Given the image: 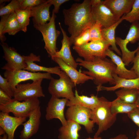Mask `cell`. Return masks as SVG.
I'll return each mask as SVG.
<instances>
[{
  "label": "cell",
  "mask_w": 139,
  "mask_h": 139,
  "mask_svg": "<svg viewBox=\"0 0 139 139\" xmlns=\"http://www.w3.org/2000/svg\"><path fill=\"white\" fill-rule=\"evenodd\" d=\"M90 0H84L81 3L73 4L68 9H64L63 13L65 25L71 36L70 45L75 38L86 30L90 29L95 22L91 12Z\"/></svg>",
  "instance_id": "obj_1"
},
{
  "label": "cell",
  "mask_w": 139,
  "mask_h": 139,
  "mask_svg": "<svg viewBox=\"0 0 139 139\" xmlns=\"http://www.w3.org/2000/svg\"><path fill=\"white\" fill-rule=\"evenodd\" d=\"M78 65L88 70L82 72L93 79L97 87L109 83L115 85V82L113 75L115 73L116 65L110 59L106 58H95L93 60L88 61L77 58L76 60Z\"/></svg>",
  "instance_id": "obj_2"
},
{
  "label": "cell",
  "mask_w": 139,
  "mask_h": 139,
  "mask_svg": "<svg viewBox=\"0 0 139 139\" xmlns=\"http://www.w3.org/2000/svg\"><path fill=\"white\" fill-rule=\"evenodd\" d=\"M111 102L105 98L98 106L92 110L90 119L98 126L93 137H99L100 134L110 128L115 122L116 115L110 110Z\"/></svg>",
  "instance_id": "obj_3"
},
{
  "label": "cell",
  "mask_w": 139,
  "mask_h": 139,
  "mask_svg": "<svg viewBox=\"0 0 139 139\" xmlns=\"http://www.w3.org/2000/svg\"><path fill=\"white\" fill-rule=\"evenodd\" d=\"M56 17L53 10L51 19L48 23L41 25H33L34 28L41 33L45 44L44 48L53 60L58 51L56 42L60 33V32L56 29L55 20Z\"/></svg>",
  "instance_id": "obj_4"
},
{
  "label": "cell",
  "mask_w": 139,
  "mask_h": 139,
  "mask_svg": "<svg viewBox=\"0 0 139 139\" xmlns=\"http://www.w3.org/2000/svg\"><path fill=\"white\" fill-rule=\"evenodd\" d=\"M59 79L53 77L50 80L48 91L53 96L59 98L63 97L71 100L75 97L72 89L76 85L66 73L62 71Z\"/></svg>",
  "instance_id": "obj_5"
},
{
  "label": "cell",
  "mask_w": 139,
  "mask_h": 139,
  "mask_svg": "<svg viewBox=\"0 0 139 139\" xmlns=\"http://www.w3.org/2000/svg\"><path fill=\"white\" fill-rule=\"evenodd\" d=\"M138 41H139V21L132 23L125 39H122L119 37L116 38V44L119 46L121 50V59L126 66L132 63L135 54L139 48L138 46L135 50L131 51L128 49L127 45L129 42L133 44Z\"/></svg>",
  "instance_id": "obj_6"
},
{
  "label": "cell",
  "mask_w": 139,
  "mask_h": 139,
  "mask_svg": "<svg viewBox=\"0 0 139 139\" xmlns=\"http://www.w3.org/2000/svg\"><path fill=\"white\" fill-rule=\"evenodd\" d=\"M110 46L108 42L103 40L90 41L80 46H74L73 48L84 60L90 61L96 57L106 58V51Z\"/></svg>",
  "instance_id": "obj_7"
},
{
  "label": "cell",
  "mask_w": 139,
  "mask_h": 139,
  "mask_svg": "<svg viewBox=\"0 0 139 139\" xmlns=\"http://www.w3.org/2000/svg\"><path fill=\"white\" fill-rule=\"evenodd\" d=\"M39 105L38 98L30 99L22 102L13 98L6 105H0V110L4 112H11L15 117L27 118L40 106Z\"/></svg>",
  "instance_id": "obj_8"
},
{
  "label": "cell",
  "mask_w": 139,
  "mask_h": 139,
  "mask_svg": "<svg viewBox=\"0 0 139 139\" xmlns=\"http://www.w3.org/2000/svg\"><path fill=\"white\" fill-rule=\"evenodd\" d=\"M4 75L8 81L13 93L16 85L21 82L28 80L33 81L41 79L50 80L52 77L51 74L48 73L33 72L24 70L5 71Z\"/></svg>",
  "instance_id": "obj_9"
},
{
  "label": "cell",
  "mask_w": 139,
  "mask_h": 139,
  "mask_svg": "<svg viewBox=\"0 0 139 139\" xmlns=\"http://www.w3.org/2000/svg\"><path fill=\"white\" fill-rule=\"evenodd\" d=\"M43 79H41L36 80L31 83L18 84L14 92V99L20 101L44 97L45 95L41 86Z\"/></svg>",
  "instance_id": "obj_10"
},
{
  "label": "cell",
  "mask_w": 139,
  "mask_h": 139,
  "mask_svg": "<svg viewBox=\"0 0 139 139\" xmlns=\"http://www.w3.org/2000/svg\"><path fill=\"white\" fill-rule=\"evenodd\" d=\"M92 110L79 105L69 107L65 113L67 120H72L84 127L87 132H93L94 123L90 119Z\"/></svg>",
  "instance_id": "obj_11"
},
{
  "label": "cell",
  "mask_w": 139,
  "mask_h": 139,
  "mask_svg": "<svg viewBox=\"0 0 139 139\" xmlns=\"http://www.w3.org/2000/svg\"><path fill=\"white\" fill-rule=\"evenodd\" d=\"M4 55L3 57L6 63L1 68L5 71H13L24 70L27 66L23 56H21L13 47H9L6 43H1Z\"/></svg>",
  "instance_id": "obj_12"
},
{
  "label": "cell",
  "mask_w": 139,
  "mask_h": 139,
  "mask_svg": "<svg viewBox=\"0 0 139 139\" xmlns=\"http://www.w3.org/2000/svg\"><path fill=\"white\" fill-rule=\"evenodd\" d=\"M68 100L66 98L60 99L51 96L46 109L45 118L47 120L57 118L60 121L62 126L66 125L67 120L64 115V109Z\"/></svg>",
  "instance_id": "obj_13"
},
{
  "label": "cell",
  "mask_w": 139,
  "mask_h": 139,
  "mask_svg": "<svg viewBox=\"0 0 139 139\" xmlns=\"http://www.w3.org/2000/svg\"><path fill=\"white\" fill-rule=\"evenodd\" d=\"M94 20L100 22L103 28L109 27L118 21L110 10L103 4V1L99 4L91 7Z\"/></svg>",
  "instance_id": "obj_14"
},
{
  "label": "cell",
  "mask_w": 139,
  "mask_h": 139,
  "mask_svg": "<svg viewBox=\"0 0 139 139\" xmlns=\"http://www.w3.org/2000/svg\"><path fill=\"white\" fill-rule=\"evenodd\" d=\"M41 116L40 107L36 109L31 114L28 120L23 123V127L20 132V139H29L38 131Z\"/></svg>",
  "instance_id": "obj_15"
},
{
  "label": "cell",
  "mask_w": 139,
  "mask_h": 139,
  "mask_svg": "<svg viewBox=\"0 0 139 139\" xmlns=\"http://www.w3.org/2000/svg\"><path fill=\"white\" fill-rule=\"evenodd\" d=\"M26 118L13 117L9 113H0V127L5 131L7 139H14V133L16 128L26 121Z\"/></svg>",
  "instance_id": "obj_16"
},
{
  "label": "cell",
  "mask_w": 139,
  "mask_h": 139,
  "mask_svg": "<svg viewBox=\"0 0 139 139\" xmlns=\"http://www.w3.org/2000/svg\"><path fill=\"white\" fill-rule=\"evenodd\" d=\"M58 24L62 34L63 38L61 41L62 45L61 48L59 51L56 52L54 58H61L67 64L76 69L79 65L72 55L69 37L67 35L60 23L59 22Z\"/></svg>",
  "instance_id": "obj_17"
},
{
  "label": "cell",
  "mask_w": 139,
  "mask_h": 139,
  "mask_svg": "<svg viewBox=\"0 0 139 139\" xmlns=\"http://www.w3.org/2000/svg\"><path fill=\"white\" fill-rule=\"evenodd\" d=\"M135 0H105L104 5L111 11L117 21L131 10Z\"/></svg>",
  "instance_id": "obj_18"
},
{
  "label": "cell",
  "mask_w": 139,
  "mask_h": 139,
  "mask_svg": "<svg viewBox=\"0 0 139 139\" xmlns=\"http://www.w3.org/2000/svg\"><path fill=\"white\" fill-rule=\"evenodd\" d=\"M75 97L71 100H68L66 106L70 107L74 105H79L86 108L92 110L100 104L105 98L102 97H98L92 94L90 97L84 95H80L77 91H75Z\"/></svg>",
  "instance_id": "obj_19"
},
{
  "label": "cell",
  "mask_w": 139,
  "mask_h": 139,
  "mask_svg": "<svg viewBox=\"0 0 139 139\" xmlns=\"http://www.w3.org/2000/svg\"><path fill=\"white\" fill-rule=\"evenodd\" d=\"M23 56L27 65V67L24 70L33 72H45L50 74L57 75L59 76H60L62 71L59 66L48 67L41 66L34 63V62L40 61V57L39 55L37 56L31 53L29 55Z\"/></svg>",
  "instance_id": "obj_20"
},
{
  "label": "cell",
  "mask_w": 139,
  "mask_h": 139,
  "mask_svg": "<svg viewBox=\"0 0 139 139\" xmlns=\"http://www.w3.org/2000/svg\"><path fill=\"white\" fill-rule=\"evenodd\" d=\"M53 60L58 64L61 70L66 73L76 85L83 84L89 80H93L92 78L67 65L61 58L54 57Z\"/></svg>",
  "instance_id": "obj_21"
},
{
  "label": "cell",
  "mask_w": 139,
  "mask_h": 139,
  "mask_svg": "<svg viewBox=\"0 0 139 139\" xmlns=\"http://www.w3.org/2000/svg\"><path fill=\"white\" fill-rule=\"evenodd\" d=\"M51 5L46 0L37 6L31 7V17H33V25H42L50 21L51 16L49 9Z\"/></svg>",
  "instance_id": "obj_22"
},
{
  "label": "cell",
  "mask_w": 139,
  "mask_h": 139,
  "mask_svg": "<svg viewBox=\"0 0 139 139\" xmlns=\"http://www.w3.org/2000/svg\"><path fill=\"white\" fill-rule=\"evenodd\" d=\"M106 54V56L109 57L116 65L115 73L119 77L126 79H134L138 77L133 71L128 70L126 68V65L121 58L109 48L107 50Z\"/></svg>",
  "instance_id": "obj_23"
},
{
  "label": "cell",
  "mask_w": 139,
  "mask_h": 139,
  "mask_svg": "<svg viewBox=\"0 0 139 139\" xmlns=\"http://www.w3.org/2000/svg\"><path fill=\"white\" fill-rule=\"evenodd\" d=\"M113 77L115 80V84L111 87H106L103 86H97V90L99 91L102 90L114 91L122 88L135 89L139 90V77L132 79H126L119 77L115 73L113 74Z\"/></svg>",
  "instance_id": "obj_24"
},
{
  "label": "cell",
  "mask_w": 139,
  "mask_h": 139,
  "mask_svg": "<svg viewBox=\"0 0 139 139\" xmlns=\"http://www.w3.org/2000/svg\"><path fill=\"white\" fill-rule=\"evenodd\" d=\"M67 120V125L59 129L58 139H78V132L81 129L80 124L72 120Z\"/></svg>",
  "instance_id": "obj_25"
},
{
  "label": "cell",
  "mask_w": 139,
  "mask_h": 139,
  "mask_svg": "<svg viewBox=\"0 0 139 139\" xmlns=\"http://www.w3.org/2000/svg\"><path fill=\"white\" fill-rule=\"evenodd\" d=\"M123 15L114 24L107 28H102V30L103 40L108 42L111 46V47L109 49L115 51L119 55H121V53L116 45L115 31L118 25L124 20Z\"/></svg>",
  "instance_id": "obj_26"
},
{
  "label": "cell",
  "mask_w": 139,
  "mask_h": 139,
  "mask_svg": "<svg viewBox=\"0 0 139 139\" xmlns=\"http://www.w3.org/2000/svg\"><path fill=\"white\" fill-rule=\"evenodd\" d=\"M110 108L112 113L115 115L119 113H128L137 108L136 104L126 103L117 98L111 102Z\"/></svg>",
  "instance_id": "obj_27"
},
{
  "label": "cell",
  "mask_w": 139,
  "mask_h": 139,
  "mask_svg": "<svg viewBox=\"0 0 139 139\" xmlns=\"http://www.w3.org/2000/svg\"><path fill=\"white\" fill-rule=\"evenodd\" d=\"M117 98L128 103L136 104L139 95V90L122 88L115 92Z\"/></svg>",
  "instance_id": "obj_28"
},
{
  "label": "cell",
  "mask_w": 139,
  "mask_h": 139,
  "mask_svg": "<svg viewBox=\"0 0 139 139\" xmlns=\"http://www.w3.org/2000/svg\"><path fill=\"white\" fill-rule=\"evenodd\" d=\"M20 31L21 27L16 16L15 12L10 14L4 25L3 32L4 35L6 33L9 35H14Z\"/></svg>",
  "instance_id": "obj_29"
},
{
  "label": "cell",
  "mask_w": 139,
  "mask_h": 139,
  "mask_svg": "<svg viewBox=\"0 0 139 139\" xmlns=\"http://www.w3.org/2000/svg\"><path fill=\"white\" fill-rule=\"evenodd\" d=\"M31 7L24 9H19L15 11L17 19L20 25L21 31L25 32L27 26L29 24L30 18L31 17Z\"/></svg>",
  "instance_id": "obj_30"
},
{
  "label": "cell",
  "mask_w": 139,
  "mask_h": 139,
  "mask_svg": "<svg viewBox=\"0 0 139 139\" xmlns=\"http://www.w3.org/2000/svg\"><path fill=\"white\" fill-rule=\"evenodd\" d=\"M21 0H12L7 5H0V16L10 14L21 9Z\"/></svg>",
  "instance_id": "obj_31"
},
{
  "label": "cell",
  "mask_w": 139,
  "mask_h": 139,
  "mask_svg": "<svg viewBox=\"0 0 139 139\" xmlns=\"http://www.w3.org/2000/svg\"><path fill=\"white\" fill-rule=\"evenodd\" d=\"M123 19L131 23L139 21V0H135L130 11L124 15Z\"/></svg>",
  "instance_id": "obj_32"
},
{
  "label": "cell",
  "mask_w": 139,
  "mask_h": 139,
  "mask_svg": "<svg viewBox=\"0 0 139 139\" xmlns=\"http://www.w3.org/2000/svg\"><path fill=\"white\" fill-rule=\"evenodd\" d=\"M102 25L99 22L96 21L90 28V41L103 40L102 30Z\"/></svg>",
  "instance_id": "obj_33"
},
{
  "label": "cell",
  "mask_w": 139,
  "mask_h": 139,
  "mask_svg": "<svg viewBox=\"0 0 139 139\" xmlns=\"http://www.w3.org/2000/svg\"><path fill=\"white\" fill-rule=\"evenodd\" d=\"M90 41V29H87L81 33L74 39V46H80Z\"/></svg>",
  "instance_id": "obj_34"
},
{
  "label": "cell",
  "mask_w": 139,
  "mask_h": 139,
  "mask_svg": "<svg viewBox=\"0 0 139 139\" xmlns=\"http://www.w3.org/2000/svg\"><path fill=\"white\" fill-rule=\"evenodd\" d=\"M0 89L6 93L10 97H13L14 93L9 83L6 78L0 75Z\"/></svg>",
  "instance_id": "obj_35"
},
{
  "label": "cell",
  "mask_w": 139,
  "mask_h": 139,
  "mask_svg": "<svg viewBox=\"0 0 139 139\" xmlns=\"http://www.w3.org/2000/svg\"><path fill=\"white\" fill-rule=\"evenodd\" d=\"M45 0H21V9L37 6L45 2Z\"/></svg>",
  "instance_id": "obj_36"
},
{
  "label": "cell",
  "mask_w": 139,
  "mask_h": 139,
  "mask_svg": "<svg viewBox=\"0 0 139 139\" xmlns=\"http://www.w3.org/2000/svg\"><path fill=\"white\" fill-rule=\"evenodd\" d=\"M10 14H6L1 16L0 21V40L1 43L4 42L6 40V38L5 35L3 34V32L5 24Z\"/></svg>",
  "instance_id": "obj_37"
},
{
  "label": "cell",
  "mask_w": 139,
  "mask_h": 139,
  "mask_svg": "<svg viewBox=\"0 0 139 139\" xmlns=\"http://www.w3.org/2000/svg\"><path fill=\"white\" fill-rule=\"evenodd\" d=\"M138 46L139 47V41ZM133 65L130 70L133 71L136 73L138 77H139V48L136 53L132 63Z\"/></svg>",
  "instance_id": "obj_38"
},
{
  "label": "cell",
  "mask_w": 139,
  "mask_h": 139,
  "mask_svg": "<svg viewBox=\"0 0 139 139\" xmlns=\"http://www.w3.org/2000/svg\"><path fill=\"white\" fill-rule=\"evenodd\" d=\"M127 114L129 118L139 128V109L136 108Z\"/></svg>",
  "instance_id": "obj_39"
},
{
  "label": "cell",
  "mask_w": 139,
  "mask_h": 139,
  "mask_svg": "<svg viewBox=\"0 0 139 139\" xmlns=\"http://www.w3.org/2000/svg\"><path fill=\"white\" fill-rule=\"evenodd\" d=\"M47 2L54 5L53 9L55 14L58 13L59 11L60 6L64 3L69 1V0H47Z\"/></svg>",
  "instance_id": "obj_40"
},
{
  "label": "cell",
  "mask_w": 139,
  "mask_h": 139,
  "mask_svg": "<svg viewBox=\"0 0 139 139\" xmlns=\"http://www.w3.org/2000/svg\"><path fill=\"white\" fill-rule=\"evenodd\" d=\"M12 99L6 93L0 89V105L6 104Z\"/></svg>",
  "instance_id": "obj_41"
},
{
  "label": "cell",
  "mask_w": 139,
  "mask_h": 139,
  "mask_svg": "<svg viewBox=\"0 0 139 139\" xmlns=\"http://www.w3.org/2000/svg\"><path fill=\"white\" fill-rule=\"evenodd\" d=\"M109 139H128V137L126 135L120 134L113 137L110 138Z\"/></svg>",
  "instance_id": "obj_42"
},
{
  "label": "cell",
  "mask_w": 139,
  "mask_h": 139,
  "mask_svg": "<svg viewBox=\"0 0 139 139\" xmlns=\"http://www.w3.org/2000/svg\"><path fill=\"white\" fill-rule=\"evenodd\" d=\"M102 1L101 0H91L90 4L91 6L97 5L100 3Z\"/></svg>",
  "instance_id": "obj_43"
},
{
  "label": "cell",
  "mask_w": 139,
  "mask_h": 139,
  "mask_svg": "<svg viewBox=\"0 0 139 139\" xmlns=\"http://www.w3.org/2000/svg\"><path fill=\"white\" fill-rule=\"evenodd\" d=\"M11 1L10 0H0V5H4L3 4L4 3L7 2H9Z\"/></svg>",
  "instance_id": "obj_44"
},
{
  "label": "cell",
  "mask_w": 139,
  "mask_h": 139,
  "mask_svg": "<svg viewBox=\"0 0 139 139\" xmlns=\"http://www.w3.org/2000/svg\"><path fill=\"white\" fill-rule=\"evenodd\" d=\"M5 133L4 130L2 127H0V135H4Z\"/></svg>",
  "instance_id": "obj_45"
},
{
  "label": "cell",
  "mask_w": 139,
  "mask_h": 139,
  "mask_svg": "<svg viewBox=\"0 0 139 139\" xmlns=\"http://www.w3.org/2000/svg\"><path fill=\"white\" fill-rule=\"evenodd\" d=\"M137 106V108L139 109V95L136 103Z\"/></svg>",
  "instance_id": "obj_46"
},
{
  "label": "cell",
  "mask_w": 139,
  "mask_h": 139,
  "mask_svg": "<svg viewBox=\"0 0 139 139\" xmlns=\"http://www.w3.org/2000/svg\"><path fill=\"white\" fill-rule=\"evenodd\" d=\"M86 139H102V138L100 136L97 137H93V138H92L89 137Z\"/></svg>",
  "instance_id": "obj_47"
},
{
  "label": "cell",
  "mask_w": 139,
  "mask_h": 139,
  "mask_svg": "<svg viewBox=\"0 0 139 139\" xmlns=\"http://www.w3.org/2000/svg\"><path fill=\"white\" fill-rule=\"evenodd\" d=\"M1 139H7V136L6 134L4 135L3 137H1Z\"/></svg>",
  "instance_id": "obj_48"
},
{
  "label": "cell",
  "mask_w": 139,
  "mask_h": 139,
  "mask_svg": "<svg viewBox=\"0 0 139 139\" xmlns=\"http://www.w3.org/2000/svg\"><path fill=\"white\" fill-rule=\"evenodd\" d=\"M136 134L137 136L138 137V139H139V128H138L137 131L136 132Z\"/></svg>",
  "instance_id": "obj_49"
},
{
  "label": "cell",
  "mask_w": 139,
  "mask_h": 139,
  "mask_svg": "<svg viewBox=\"0 0 139 139\" xmlns=\"http://www.w3.org/2000/svg\"><path fill=\"white\" fill-rule=\"evenodd\" d=\"M134 139H138V137L137 136H136V137Z\"/></svg>",
  "instance_id": "obj_50"
}]
</instances>
